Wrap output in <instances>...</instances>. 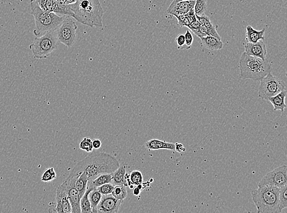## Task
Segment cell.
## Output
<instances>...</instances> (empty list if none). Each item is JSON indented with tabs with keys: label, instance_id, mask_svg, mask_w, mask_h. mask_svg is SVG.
Here are the masks:
<instances>
[{
	"label": "cell",
	"instance_id": "6da1fadb",
	"mask_svg": "<svg viewBox=\"0 0 287 213\" xmlns=\"http://www.w3.org/2000/svg\"><path fill=\"white\" fill-rule=\"evenodd\" d=\"M120 166V162L111 154L92 151L85 158L76 164L69 176L84 172L89 181L101 174L114 173Z\"/></svg>",
	"mask_w": 287,
	"mask_h": 213
},
{
	"label": "cell",
	"instance_id": "7a4b0ae2",
	"mask_svg": "<svg viewBox=\"0 0 287 213\" xmlns=\"http://www.w3.org/2000/svg\"><path fill=\"white\" fill-rule=\"evenodd\" d=\"M74 13L73 18L91 28L102 27L104 10L100 0H77L69 5Z\"/></svg>",
	"mask_w": 287,
	"mask_h": 213
},
{
	"label": "cell",
	"instance_id": "3957f363",
	"mask_svg": "<svg viewBox=\"0 0 287 213\" xmlns=\"http://www.w3.org/2000/svg\"><path fill=\"white\" fill-rule=\"evenodd\" d=\"M239 68L241 79L254 81L262 80L272 70L271 63L268 60L249 55L245 52L241 56Z\"/></svg>",
	"mask_w": 287,
	"mask_h": 213
},
{
	"label": "cell",
	"instance_id": "277c9868",
	"mask_svg": "<svg viewBox=\"0 0 287 213\" xmlns=\"http://www.w3.org/2000/svg\"><path fill=\"white\" fill-rule=\"evenodd\" d=\"M30 7L31 13L33 16L35 22V29L33 33L37 37L47 32H55L65 18V16L43 11L39 7L38 0H30Z\"/></svg>",
	"mask_w": 287,
	"mask_h": 213
},
{
	"label": "cell",
	"instance_id": "5b68a950",
	"mask_svg": "<svg viewBox=\"0 0 287 213\" xmlns=\"http://www.w3.org/2000/svg\"><path fill=\"white\" fill-rule=\"evenodd\" d=\"M280 188L272 186L258 187L252 190V200L258 213H280L278 205Z\"/></svg>",
	"mask_w": 287,
	"mask_h": 213
},
{
	"label": "cell",
	"instance_id": "8992f818",
	"mask_svg": "<svg viewBox=\"0 0 287 213\" xmlns=\"http://www.w3.org/2000/svg\"><path fill=\"white\" fill-rule=\"evenodd\" d=\"M55 32H47L38 37L36 36L33 43L29 46L35 58L39 60L44 59L57 49L59 41Z\"/></svg>",
	"mask_w": 287,
	"mask_h": 213
},
{
	"label": "cell",
	"instance_id": "52a82bcc",
	"mask_svg": "<svg viewBox=\"0 0 287 213\" xmlns=\"http://www.w3.org/2000/svg\"><path fill=\"white\" fill-rule=\"evenodd\" d=\"M258 89V97L261 100H268L281 91L286 89L283 81L274 77L271 74L267 75L260 81Z\"/></svg>",
	"mask_w": 287,
	"mask_h": 213
},
{
	"label": "cell",
	"instance_id": "ba28073f",
	"mask_svg": "<svg viewBox=\"0 0 287 213\" xmlns=\"http://www.w3.org/2000/svg\"><path fill=\"white\" fill-rule=\"evenodd\" d=\"M77 26L72 17L65 16L58 29L56 30L59 43L71 47L76 41Z\"/></svg>",
	"mask_w": 287,
	"mask_h": 213
},
{
	"label": "cell",
	"instance_id": "9c48e42d",
	"mask_svg": "<svg viewBox=\"0 0 287 213\" xmlns=\"http://www.w3.org/2000/svg\"><path fill=\"white\" fill-rule=\"evenodd\" d=\"M286 175L287 167L284 165L266 174L259 182L258 187L272 186L281 188L287 184Z\"/></svg>",
	"mask_w": 287,
	"mask_h": 213
},
{
	"label": "cell",
	"instance_id": "30bf717a",
	"mask_svg": "<svg viewBox=\"0 0 287 213\" xmlns=\"http://www.w3.org/2000/svg\"><path fill=\"white\" fill-rule=\"evenodd\" d=\"M79 174L68 176L63 182L66 185L67 195L71 204L72 213H81L80 196L75 187V182Z\"/></svg>",
	"mask_w": 287,
	"mask_h": 213
},
{
	"label": "cell",
	"instance_id": "8fae6325",
	"mask_svg": "<svg viewBox=\"0 0 287 213\" xmlns=\"http://www.w3.org/2000/svg\"><path fill=\"white\" fill-rule=\"evenodd\" d=\"M56 205L53 212L57 213H72L71 204L67 195L66 185L64 182L57 187L56 190Z\"/></svg>",
	"mask_w": 287,
	"mask_h": 213
},
{
	"label": "cell",
	"instance_id": "7c38bea8",
	"mask_svg": "<svg viewBox=\"0 0 287 213\" xmlns=\"http://www.w3.org/2000/svg\"><path fill=\"white\" fill-rule=\"evenodd\" d=\"M124 200H118L112 194L103 195L97 206V212L117 213Z\"/></svg>",
	"mask_w": 287,
	"mask_h": 213
},
{
	"label": "cell",
	"instance_id": "4fadbf2b",
	"mask_svg": "<svg viewBox=\"0 0 287 213\" xmlns=\"http://www.w3.org/2000/svg\"><path fill=\"white\" fill-rule=\"evenodd\" d=\"M196 1L175 2H171L168 7L167 12L174 17L183 15L194 9Z\"/></svg>",
	"mask_w": 287,
	"mask_h": 213
},
{
	"label": "cell",
	"instance_id": "5bb4252c",
	"mask_svg": "<svg viewBox=\"0 0 287 213\" xmlns=\"http://www.w3.org/2000/svg\"><path fill=\"white\" fill-rule=\"evenodd\" d=\"M245 53L249 55L266 59L267 49L264 40H261L257 43H247L244 46Z\"/></svg>",
	"mask_w": 287,
	"mask_h": 213
},
{
	"label": "cell",
	"instance_id": "9a60e30c",
	"mask_svg": "<svg viewBox=\"0 0 287 213\" xmlns=\"http://www.w3.org/2000/svg\"><path fill=\"white\" fill-rule=\"evenodd\" d=\"M201 46L203 48L210 50V51H215L223 48V43L221 40L213 36H207L205 37L201 38Z\"/></svg>",
	"mask_w": 287,
	"mask_h": 213
},
{
	"label": "cell",
	"instance_id": "2e32d148",
	"mask_svg": "<svg viewBox=\"0 0 287 213\" xmlns=\"http://www.w3.org/2000/svg\"><path fill=\"white\" fill-rule=\"evenodd\" d=\"M145 147L149 151L168 150H174V144L158 139H151L145 144Z\"/></svg>",
	"mask_w": 287,
	"mask_h": 213
},
{
	"label": "cell",
	"instance_id": "e0dca14e",
	"mask_svg": "<svg viewBox=\"0 0 287 213\" xmlns=\"http://www.w3.org/2000/svg\"><path fill=\"white\" fill-rule=\"evenodd\" d=\"M265 31V28L261 30H257L250 26V25H247L246 33L247 43H256L261 40H264Z\"/></svg>",
	"mask_w": 287,
	"mask_h": 213
},
{
	"label": "cell",
	"instance_id": "ac0fdd59",
	"mask_svg": "<svg viewBox=\"0 0 287 213\" xmlns=\"http://www.w3.org/2000/svg\"><path fill=\"white\" fill-rule=\"evenodd\" d=\"M286 96V91L285 89L281 91L279 93L275 95V96L269 98L268 100L271 102L273 107H274V111L280 110L283 113L284 109L287 107L285 103Z\"/></svg>",
	"mask_w": 287,
	"mask_h": 213
},
{
	"label": "cell",
	"instance_id": "d6986e66",
	"mask_svg": "<svg viewBox=\"0 0 287 213\" xmlns=\"http://www.w3.org/2000/svg\"><path fill=\"white\" fill-rule=\"evenodd\" d=\"M126 172V165H123L120 166L118 169L112 173V183L115 186L117 185H124L126 187L128 186L127 181H126L125 175Z\"/></svg>",
	"mask_w": 287,
	"mask_h": 213
},
{
	"label": "cell",
	"instance_id": "ffe728a7",
	"mask_svg": "<svg viewBox=\"0 0 287 213\" xmlns=\"http://www.w3.org/2000/svg\"><path fill=\"white\" fill-rule=\"evenodd\" d=\"M89 179L86 174L84 172L79 173L75 182V187L77 188L78 193H79L80 197H82L84 193L86 191L88 188Z\"/></svg>",
	"mask_w": 287,
	"mask_h": 213
},
{
	"label": "cell",
	"instance_id": "44dd1931",
	"mask_svg": "<svg viewBox=\"0 0 287 213\" xmlns=\"http://www.w3.org/2000/svg\"><path fill=\"white\" fill-rule=\"evenodd\" d=\"M196 17L198 20L207 27L210 36H215V37L219 39V40H221L220 35L217 32L216 28L213 24L212 22L211 21L209 17L205 15L200 16H196Z\"/></svg>",
	"mask_w": 287,
	"mask_h": 213
},
{
	"label": "cell",
	"instance_id": "7402d4cb",
	"mask_svg": "<svg viewBox=\"0 0 287 213\" xmlns=\"http://www.w3.org/2000/svg\"><path fill=\"white\" fill-rule=\"evenodd\" d=\"M112 173L101 174V175L98 176L97 177L89 181L88 182L89 183V184H88V186L97 188V187L102 186L104 184L112 183Z\"/></svg>",
	"mask_w": 287,
	"mask_h": 213
},
{
	"label": "cell",
	"instance_id": "603a6c76",
	"mask_svg": "<svg viewBox=\"0 0 287 213\" xmlns=\"http://www.w3.org/2000/svg\"><path fill=\"white\" fill-rule=\"evenodd\" d=\"M125 178L129 186H131V185L137 186L143 183L142 173L139 170L132 171L130 173H126Z\"/></svg>",
	"mask_w": 287,
	"mask_h": 213
},
{
	"label": "cell",
	"instance_id": "cb8c5ba5",
	"mask_svg": "<svg viewBox=\"0 0 287 213\" xmlns=\"http://www.w3.org/2000/svg\"><path fill=\"white\" fill-rule=\"evenodd\" d=\"M94 188V187L88 186V188H87L86 191L82 197L80 198V208L81 213H92V208L91 203L89 200V193L91 192V190Z\"/></svg>",
	"mask_w": 287,
	"mask_h": 213
},
{
	"label": "cell",
	"instance_id": "d4e9b609",
	"mask_svg": "<svg viewBox=\"0 0 287 213\" xmlns=\"http://www.w3.org/2000/svg\"><path fill=\"white\" fill-rule=\"evenodd\" d=\"M102 197L103 195L95 187L89 192L88 197L90 203H91L92 212H97V206Z\"/></svg>",
	"mask_w": 287,
	"mask_h": 213
},
{
	"label": "cell",
	"instance_id": "484cf974",
	"mask_svg": "<svg viewBox=\"0 0 287 213\" xmlns=\"http://www.w3.org/2000/svg\"><path fill=\"white\" fill-rule=\"evenodd\" d=\"M111 194L113 195L114 197L118 199V200H125L128 196L126 186H124V185H117V186H115L113 191H112Z\"/></svg>",
	"mask_w": 287,
	"mask_h": 213
},
{
	"label": "cell",
	"instance_id": "4316f807",
	"mask_svg": "<svg viewBox=\"0 0 287 213\" xmlns=\"http://www.w3.org/2000/svg\"><path fill=\"white\" fill-rule=\"evenodd\" d=\"M287 184L281 187L278 193V205L281 211L287 207Z\"/></svg>",
	"mask_w": 287,
	"mask_h": 213
},
{
	"label": "cell",
	"instance_id": "83f0119b",
	"mask_svg": "<svg viewBox=\"0 0 287 213\" xmlns=\"http://www.w3.org/2000/svg\"><path fill=\"white\" fill-rule=\"evenodd\" d=\"M57 178L54 168L50 167L44 171L41 176V181L44 183H49Z\"/></svg>",
	"mask_w": 287,
	"mask_h": 213
},
{
	"label": "cell",
	"instance_id": "f1b7e54d",
	"mask_svg": "<svg viewBox=\"0 0 287 213\" xmlns=\"http://www.w3.org/2000/svg\"><path fill=\"white\" fill-rule=\"evenodd\" d=\"M207 8V0H196L194 12H195L196 16H200L205 15Z\"/></svg>",
	"mask_w": 287,
	"mask_h": 213
},
{
	"label": "cell",
	"instance_id": "f546056e",
	"mask_svg": "<svg viewBox=\"0 0 287 213\" xmlns=\"http://www.w3.org/2000/svg\"><path fill=\"white\" fill-rule=\"evenodd\" d=\"M79 148L80 150L86 151V153H91L94 150L93 147H92V140L88 137H85L81 140Z\"/></svg>",
	"mask_w": 287,
	"mask_h": 213
},
{
	"label": "cell",
	"instance_id": "4dcf8cb0",
	"mask_svg": "<svg viewBox=\"0 0 287 213\" xmlns=\"http://www.w3.org/2000/svg\"><path fill=\"white\" fill-rule=\"evenodd\" d=\"M115 185L112 183H106L97 187V189L103 195L111 194L114 189Z\"/></svg>",
	"mask_w": 287,
	"mask_h": 213
},
{
	"label": "cell",
	"instance_id": "1f68e13d",
	"mask_svg": "<svg viewBox=\"0 0 287 213\" xmlns=\"http://www.w3.org/2000/svg\"><path fill=\"white\" fill-rule=\"evenodd\" d=\"M184 35L185 38L184 50H188L190 49L191 46H192L194 41L193 35L190 32V30H187L186 32H185Z\"/></svg>",
	"mask_w": 287,
	"mask_h": 213
},
{
	"label": "cell",
	"instance_id": "d6a6232c",
	"mask_svg": "<svg viewBox=\"0 0 287 213\" xmlns=\"http://www.w3.org/2000/svg\"><path fill=\"white\" fill-rule=\"evenodd\" d=\"M175 18L177 19V20H178V25L179 27H188V25H189V22H188L186 14L183 15L175 16Z\"/></svg>",
	"mask_w": 287,
	"mask_h": 213
},
{
	"label": "cell",
	"instance_id": "836d02e7",
	"mask_svg": "<svg viewBox=\"0 0 287 213\" xmlns=\"http://www.w3.org/2000/svg\"><path fill=\"white\" fill-rule=\"evenodd\" d=\"M176 43L177 48L179 50H184L185 45V38L184 34H179L176 36Z\"/></svg>",
	"mask_w": 287,
	"mask_h": 213
},
{
	"label": "cell",
	"instance_id": "e575fe53",
	"mask_svg": "<svg viewBox=\"0 0 287 213\" xmlns=\"http://www.w3.org/2000/svg\"><path fill=\"white\" fill-rule=\"evenodd\" d=\"M92 144L94 150H99L102 147V143L99 138H94L92 140Z\"/></svg>",
	"mask_w": 287,
	"mask_h": 213
},
{
	"label": "cell",
	"instance_id": "d590c367",
	"mask_svg": "<svg viewBox=\"0 0 287 213\" xmlns=\"http://www.w3.org/2000/svg\"><path fill=\"white\" fill-rule=\"evenodd\" d=\"M174 150L178 153L184 152L185 151V148H184L183 145L182 144H179V143H176L174 144Z\"/></svg>",
	"mask_w": 287,
	"mask_h": 213
},
{
	"label": "cell",
	"instance_id": "8d00e7d4",
	"mask_svg": "<svg viewBox=\"0 0 287 213\" xmlns=\"http://www.w3.org/2000/svg\"><path fill=\"white\" fill-rule=\"evenodd\" d=\"M61 2L63 4L65 5H71L73 4H75L77 0H61Z\"/></svg>",
	"mask_w": 287,
	"mask_h": 213
},
{
	"label": "cell",
	"instance_id": "74e56055",
	"mask_svg": "<svg viewBox=\"0 0 287 213\" xmlns=\"http://www.w3.org/2000/svg\"><path fill=\"white\" fill-rule=\"evenodd\" d=\"M133 190V194L136 196H138L140 195V192H141V190H140L139 187L137 186L136 187H134Z\"/></svg>",
	"mask_w": 287,
	"mask_h": 213
},
{
	"label": "cell",
	"instance_id": "f35d334b",
	"mask_svg": "<svg viewBox=\"0 0 287 213\" xmlns=\"http://www.w3.org/2000/svg\"><path fill=\"white\" fill-rule=\"evenodd\" d=\"M174 1H175V2H182V1L187 2V1H196V0H174Z\"/></svg>",
	"mask_w": 287,
	"mask_h": 213
},
{
	"label": "cell",
	"instance_id": "ab89813d",
	"mask_svg": "<svg viewBox=\"0 0 287 213\" xmlns=\"http://www.w3.org/2000/svg\"><path fill=\"white\" fill-rule=\"evenodd\" d=\"M55 1L57 2H61V0H55Z\"/></svg>",
	"mask_w": 287,
	"mask_h": 213
}]
</instances>
